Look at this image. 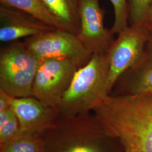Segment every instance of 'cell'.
<instances>
[{
    "mask_svg": "<svg viewBox=\"0 0 152 152\" xmlns=\"http://www.w3.org/2000/svg\"><path fill=\"white\" fill-rule=\"evenodd\" d=\"M48 11L62 23L65 29L78 34L80 27V0H41Z\"/></svg>",
    "mask_w": 152,
    "mask_h": 152,
    "instance_id": "11",
    "label": "cell"
},
{
    "mask_svg": "<svg viewBox=\"0 0 152 152\" xmlns=\"http://www.w3.org/2000/svg\"><path fill=\"white\" fill-rule=\"evenodd\" d=\"M117 35L105 54L109 64V95L120 77L140 59L152 32L147 23L142 22L129 25Z\"/></svg>",
    "mask_w": 152,
    "mask_h": 152,
    "instance_id": "4",
    "label": "cell"
},
{
    "mask_svg": "<svg viewBox=\"0 0 152 152\" xmlns=\"http://www.w3.org/2000/svg\"><path fill=\"white\" fill-rule=\"evenodd\" d=\"M19 131V123L15 113L4 125L0 126V143L10 141Z\"/></svg>",
    "mask_w": 152,
    "mask_h": 152,
    "instance_id": "17",
    "label": "cell"
},
{
    "mask_svg": "<svg viewBox=\"0 0 152 152\" xmlns=\"http://www.w3.org/2000/svg\"><path fill=\"white\" fill-rule=\"evenodd\" d=\"M93 110L104 134L126 152H152V94L109 95Z\"/></svg>",
    "mask_w": 152,
    "mask_h": 152,
    "instance_id": "1",
    "label": "cell"
},
{
    "mask_svg": "<svg viewBox=\"0 0 152 152\" xmlns=\"http://www.w3.org/2000/svg\"><path fill=\"white\" fill-rule=\"evenodd\" d=\"M57 152H102L88 130L76 131L66 137Z\"/></svg>",
    "mask_w": 152,
    "mask_h": 152,
    "instance_id": "14",
    "label": "cell"
},
{
    "mask_svg": "<svg viewBox=\"0 0 152 152\" xmlns=\"http://www.w3.org/2000/svg\"><path fill=\"white\" fill-rule=\"evenodd\" d=\"M80 27L77 34L82 44L93 55H105L114 41V33L105 27V11L99 0H80Z\"/></svg>",
    "mask_w": 152,
    "mask_h": 152,
    "instance_id": "7",
    "label": "cell"
},
{
    "mask_svg": "<svg viewBox=\"0 0 152 152\" xmlns=\"http://www.w3.org/2000/svg\"><path fill=\"white\" fill-rule=\"evenodd\" d=\"M26 12L0 6V41L9 42L36 36L54 29Z\"/></svg>",
    "mask_w": 152,
    "mask_h": 152,
    "instance_id": "9",
    "label": "cell"
},
{
    "mask_svg": "<svg viewBox=\"0 0 152 152\" xmlns=\"http://www.w3.org/2000/svg\"><path fill=\"white\" fill-rule=\"evenodd\" d=\"M113 6L114 21L111 31L119 34L129 26L128 0H109Z\"/></svg>",
    "mask_w": 152,
    "mask_h": 152,
    "instance_id": "15",
    "label": "cell"
},
{
    "mask_svg": "<svg viewBox=\"0 0 152 152\" xmlns=\"http://www.w3.org/2000/svg\"><path fill=\"white\" fill-rule=\"evenodd\" d=\"M45 143L39 135L20 133L1 144V152H45Z\"/></svg>",
    "mask_w": 152,
    "mask_h": 152,
    "instance_id": "13",
    "label": "cell"
},
{
    "mask_svg": "<svg viewBox=\"0 0 152 152\" xmlns=\"http://www.w3.org/2000/svg\"><path fill=\"white\" fill-rule=\"evenodd\" d=\"M78 69L65 59L40 60L33 83L32 96L56 108Z\"/></svg>",
    "mask_w": 152,
    "mask_h": 152,
    "instance_id": "6",
    "label": "cell"
},
{
    "mask_svg": "<svg viewBox=\"0 0 152 152\" xmlns=\"http://www.w3.org/2000/svg\"><path fill=\"white\" fill-rule=\"evenodd\" d=\"M0 3L1 5L26 12L51 27L66 30L62 23L48 11L41 0H0Z\"/></svg>",
    "mask_w": 152,
    "mask_h": 152,
    "instance_id": "12",
    "label": "cell"
},
{
    "mask_svg": "<svg viewBox=\"0 0 152 152\" xmlns=\"http://www.w3.org/2000/svg\"><path fill=\"white\" fill-rule=\"evenodd\" d=\"M15 98L0 90V112L10 108Z\"/></svg>",
    "mask_w": 152,
    "mask_h": 152,
    "instance_id": "18",
    "label": "cell"
},
{
    "mask_svg": "<svg viewBox=\"0 0 152 152\" xmlns=\"http://www.w3.org/2000/svg\"><path fill=\"white\" fill-rule=\"evenodd\" d=\"M152 0H128L129 25L145 22Z\"/></svg>",
    "mask_w": 152,
    "mask_h": 152,
    "instance_id": "16",
    "label": "cell"
},
{
    "mask_svg": "<svg viewBox=\"0 0 152 152\" xmlns=\"http://www.w3.org/2000/svg\"><path fill=\"white\" fill-rule=\"evenodd\" d=\"M26 46L40 60L56 59L69 60L79 69L92 58L78 35L70 31L54 29L27 38Z\"/></svg>",
    "mask_w": 152,
    "mask_h": 152,
    "instance_id": "5",
    "label": "cell"
},
{
    "mask_svg": "<svg viewBox=\"0 0 152 152\" xmlns=\"http://www.w3.org/2000/svg\"><path fill=\"white\" fill-rule=\"evenodd\" d=\"M109 64L105 55H93L78 69L56 108L60 116L70 118L87 114L109 95L107 89Z\"/></svg>",
    "mask_w": 152,
    "mask_h": 152,
    "instance_id": "2",
    "label": "cell"
},
{
    "mask_svg": "<svg viewBox=\"0 0 152 152\" xmlns=\"http://www.w3.org/2000/svg\"><path fill=\"white\" fill-rule=\"evenodd\" d=\"M121 95H147L152 94V36L140 59L120 77Z\"/></svg>",
    "mask_w": 152,
    "mask_h": 152,
    "instance_id": "10",
    "label": "cell"
},
{
    "mask_svg": "<svg viewBox=\"0 0 152 152\" xmlns=\"http://www.w3.org/2000/svg\"><path fill=\"white\" fill-rule=\"evenodd\" d=\"M39 60L24 42L10 44L0 51V90L15 98L32 96Z\"/></svg>",
    "mask_w": 152,
    "mask_h": 152,
    "instance_id": "3",
    "label": "cell"
},
{
    "mask_svg": "<svg viewBox=\"0 0 152 152\" xmlns=\"http://www.w3.org/2000/svg\"><path fill=\"white\" fill-rule=\"evenodd\" d=\"M14 114L15 113L11 107L0 112V126L4 125Z\"/></svg>",
    "mask_w": 152,
    "mask_h": 152,
    "instance_id": "19",
    "label": "cell"
},
{
    "mask_svg": "<svg viewBox=\"0 0 152 152\" xmlns=\"http://www.w3.org/2000/svg\"><path fill=\"white\" fill-rule=\"evenodd\" d=\"M145 22L147 23L148 27L151 29L152 32V4L150 6L148 11L147 12Z\"/></svg>",
    "mask_w": 152,
    "mask_h": 152,
    "instance_id": "20",
    "label": "cell"
},
{
    "mask_svg": "<svg viewBox=\"0 0 152 152\" xmlns=\"http://www.w3.org/2000/svg\"><path fill=\"white\" fill-rule=\"evenodd\" d=\"M11 108L19 121L20 133L39 135L56 127V118L60 116L56 108L33 96L14 98Z\"/></svg>",
    "mask_w": 152,
    "mask_h": 152,
    "instance_id": "8",
    "label": "cell"
}]
</instances>
